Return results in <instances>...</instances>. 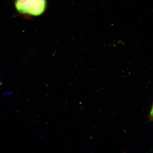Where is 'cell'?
<instances>
[{"instance_id": "cell-1", "label": "cell", "mask_w": 153, "mask_h": 153, "mask_svg": "<svg viewBox=\"0 0 153 153\" xmlns=\"http://www.w3.org/2000/svg\"><path fill=\"white\" fill-rule=\"evenodd\" d=\"M47 0H15V7L19 13L37 16L44 13Z\"/></svg>"}, {"instance_id": "cell-2", "label": "cell", "mask_w": 153, "mask_h": 153, "mask_svg": "<svg viewBox=\"0 0 153 153\" xmlns=\"http://www.w3.org/2000/svg\"><path fill=\"white\" fill-rule=\"evenodd\" d=\"M150 119L151 120H153V104L152 105V108L151 110L150 113Z\"/></svg>"}, {"instance_id": "cell-3", "label": "cell", "mask_w": 153, "mask_h": 153, "mask_svg": "<svg viewBox=\"0 0 153 153\" xmlns=\"http://www.w3.org/2000/svg\"><path fill=\"white\" fill-rule=\"evenodd\" d=\"M13 93L12 92H7L4 93V95H10L11 94H12Z\"/></svg>"}, {"instance_id": "cell-4", "label": "cell", "mask_w": 153, "mask_h": 153, "mask_svg": "<svg viewBox=\"0 0 153 153\" xmlns=\"http://www.w3.org/2000/svg\"><path fill=\"white\" fill-rule=\"evenodd\" d=\"M1 84H2V83H1V81H0V86H1Z\"/></svg>"}]
</instances>
